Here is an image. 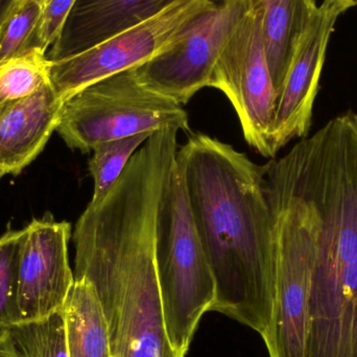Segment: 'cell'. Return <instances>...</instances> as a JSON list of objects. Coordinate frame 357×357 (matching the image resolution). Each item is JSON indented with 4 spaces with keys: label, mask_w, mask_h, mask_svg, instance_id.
<instances>
[{
    "label": "cell",
    "mask_w": 357,
    "mask_h": 357,
    "mask_svg": "<svg viewBox=\"0 0 357 357\" xmlns=\"http://www.w3.org/2000/svg\"><path fill=\"white\" fill-rule=\"evenodd\" d=\"M191 214L215 280L218 312L259 333L276 295L264 167L230 144L193 134L177 152Z\"/></svg>",
    "instance_id": "cell-1"
},
{
    "label": "cell",
    "mask_w": 357,
    "mask_h": 357,
    "mask_svg": "<svg viewBox=\"0 0 357 357\" xmlns=\"http://www.w3.org/2000/svg\"><path fill=\"white\" fill-rule=\"evenodd\" d=\"M161 176L128 169L106 197L79 216L73 243L75 279L100 299L111 357H185L169 343L157 276L156 215Z\"/></svg>",
    "instance_id": "cell-2"
},
{
    "label": "cell",
    "mask_w": 357,
    "mask_h": 357,
    "mask_svg": "<svg viewBox=\"0 0 357 357\" xmlns=\"http://www.w3.org/2000/svg\"><path fill=\"white\" fill-rule=\"evenodd\" d=\"M283 157L310 215L305 357H357V113L333 117Z\"/></svg>",
    "instance_id": "cell-3"
},
{
    "label": "cell",
    "mask_w": 357,
    "mask_h": 357,
    "mask_svg": "<svg viewBox=\"0 0 357 357\" xmlns=\"http://www.w3.org/2000/svg\"><path fill=\"white\" fill-rule=\"evenodd\" d=\"M155 254L167 337L175 351L187 354L199 320L211 312L215 280L191 214L177 160L157 208Z\"/></svg>",
    "instance_id": "cell-4"
},
{
    "label": "cell",
    "mask_w": 357,
    "mask_h": 357,
    "mask_svg": "<svg viewBox=\"0 0 357 357\" xmlns=\"http://www.w3.org/2000/svg\"><path fill=\"white\" fill-rule=\"evenodd\" d=\"M272 218L276 295L262 337L270 357H305L312 235L307 204L283 157L264 165Z\"/></svg>",
    "instance_id": "cell-5"
},
{
    "label": "cell",
    "mask_w": 357,
    "mask_h": 357,
    "mask_svg": "<svg viewBox=\"0 0 357 357\" xmlns=\"http://www.w3.org/2000/svg\"><path fill=\"white\" fill-rule=\"evenodd\" d=\"M176 127L189 132L182 105L144 87L135 68L91 84L65 100L56 131L71 150Z\"/></svg>",
    "instance_id": "cell-6"
},
{
    "label": "cell",
    "mask_w": 357,
    "mask_h": 357,
    "mask_svg": "<svg viewBox=\"0 0 357 357\" xmlns=\"http://www.w3.org/2000/svg\"><path fill=\"white\" fill-rule=\"evenodd\" d=\"M215 3L214 0H176L152 18L98 45L50 60L54 91L65 102L91 84L149 62L177 43L191 23Z\"/></svg>",
    "instance_id": "cell-7"
},
{
    "label": "cell",
    "mask_w": 357,
    "mask_h": 357,
    "mask_svg": "<svg viewBox=\"0 0 357 357\" xmlns=\"http://www.w3.org/2000/svg\"><path fill=\"white\" fill-rule=\"evenodd\" d=\"M209 87L220 90L230 100L249 146L274 158L277 92L262 39L261 14L253 3L220 52Z\"/></svg>",
    "instance_id": "cell-8"
},
{
    "label": "cell",
    "mask_w": 357,
    "mask_h": 357,
    "mask_svg": "<svg viewBox=\"0 0 357 357\" xmlns=\"http://www.w3.org/2000/svg\"><path fill=\"white\" fill-rule=\"evenodd\" d=\"M252 0H218L195 19L177 43L136 67L140 83L165 98L185 105L209 87L220 52Z\"/></svg>",
    "instance_id": "cell-9"
},
{
    "label": "cell",
    "mask_w": 357,
    "mask_h": 357,
    "mask_svg": "<svg viewBox=\"0 0 357 357\" xmlns=\"http://www.w3.org/2000/svg\"><path fill=\"white\" fill-rule=\"evenodd\" d=\"M354 6L349 0H323L300 36L277 98L272 132L275 156L294 138L306 137L310 132L329 39L340 15Z\"/></svg>",
    "instance_id": "cell-10"
},
{
    "label": "cell",
    "mask_w": 357,
    "mask_h": 357,
    "mask_svg": "<svg viewBox=\"0 0 357 357\" xmlns=\"http://www.w3.org/2000/svg\"><path fill=\"white\" fill-rule=\"evenodd\" d=\"M19 247L18 306L22 322L62 310L75 283L68 257L71 225L50 213L25 227Z\"/></svg>",
    "instance_id": "cell-11"
},
{
    "label": "cell",
    "mask_w": 357,
    "mask_h": 357,
    "mask_svg": "<svg viewBox=\"0 0 357 357\" xmlns=\"http://www.w3.org/2000/svg\"><path fill=\"white\" fill-rule=\"evenodd\" d=\"M64 100L47 83L0 106V178L18 175L43 151L60 123Z\"/></svg>",
    "instance_id": "cell-12"
},
{
    "label": "cell",
    "mask_w": 357,
    "mask_h": 357,
    "mask_svg": "<svg viewBox=\"0 0 357 357\" xmlns=\"http://www.w3.org/2000/svg\"><path fill=\"white\" fill-rule=\"evenodd\" d=\"M176 0H77L50 60L84 52L144 22Z\"/></svg>",
    "instance_id": "cell-13"
},
{
    "label": "cell",
    "mask_w": 357,
    "mask_h": 357,
    "mask_svg": "<svg viewBox=\"0 0 357 357\" xmlns=\"http://www.w3.org/2000/svg\"><path fill=\"white\" fill-rule=\"evenodd\" d=\"M261 14V33L273 83L282 88L300 36L317 8L316 0H252Z\"/></svg>",
    "instance_id": "cell-14"
},
{
    "label": "cell",
    "mask_w": 357,
    "mask_h": 357,
    "mask_svg": "<svg viewBox=\"0 0 357 357\" xmlns=\"http://www.w3.org/2000/svg\"><path fill=\"white\" fill-rule=\"evenodd\" d=\"M63 310L69 357H111L106 319L89 281L75 279Z\"/></svg>",
    "instance_id": "cell-15"
},
{
    "label": "cell",
    "mask_w": 357,
    "mask_h": 357,
    "mask_svg": "<svg viewBox=\"0 0 357 357\" xmlns=\"http://www.w3.org/2000/svg\"><path fill=\"white\" fill-rule=\"evenodd\" d=\"M19 357H69L64 310L10 329Z\"/></svg>",
    "instance_id": "cell-16"
},
{
    "label": "cell",
    "mask_w": 357,
    "mask_h": 357,
    "mask_svg": "<svg viewBox=\"0 0 357 357\" xmlns=\"http://www.w3.org/2000/svg\"><path fill=\"white\" fill-rule=\"evenodd\" d=\"M50 60L40 47L0 64V106L22 100L50 83Z\"/></svg>",
    "instance_id": "cell-17"
},
{
    "label": "cell",
    "mask_w": 357,
    "mask_h": 357,
    "mask_svg": "<svg viewBox=\"0 0 357 357\" xmlns=\"http://www.w3.org/2000/svg\"><path fill=\"white\" fill-rule=\"evenodd\" d=\"M40 12L37 0H8L0 14V64L37 47Z\"/></svg>",
    "instance_id": "cell-18"
},
{
    "label": "cell",
    "mask_w": 357,
    "mask_h": 357,
    "mask_svg": "<svg viewBox=\"0 0 357 357\" xmlns=\"http://www.w3.org/2000/svg\"><path fill=\"white\" fill-rule=\"evenodd\" d=\"M153 134L144 132L137 135L102 142L96 146L92 151L93 156L88 165L90 175L93 178V195L90 202L96 203L106 197L125 171L136 151L146 144Z\"/></svg>",
    "instance_id": "cell-19"
},
{
    "label": "cell",
    "mask_w": 357,
    "mask_h": 357,
    "mask_svg": "<svg viewBox=\"0 0 357 357\" xmlns=\"http://www.w3.org/2000/svg\"><path fill=\"white\" fill-rule=\"evenodd\" d=\"M24 229L0 237V331L22 323L18 306L19 247Z\"/></svg>",
    "instance_id": "cell-20"
},
{
    "label": "cell",
    "mask_w": 357,
    "mask_h": 357,
    "mask_svg": "<svg viewBox=\"0 0 357 357\" xmlns=\"http://www.w3.org/2000/svg\"><path fill=\"white\" fill-rule=\"evenodd\" d=\"M77 0H45L41 3L36 46L46 52L50 45L58 46L69 15Z\"/></svg>",
    "instance_id": "cell-21"
},
{
    "label": "cell",
    "mask_w": 357,
    "mask_h": 357,
    "mask_svg": "<svg viewBox=\"0 0 357 357\" xmlns=\"http://www.w3.org/2000/svg\"><path fill=\"white\" fill-rule=\"evenodd\" d=\"M0 357H19L10 331H0Z\"/></svg>",
    "instance_id": "cell-22"
},
{
    "label": "cell",
    "mask_w": 357,
    "mask_h": 357,
    "mask_svg": "<svg viewBox=\"0 0 357 357\" xmlns=\"http://www.w3.org/2000/svg\"><path fill=\"white\" fill-rule=\"evenodd\" d=\"M349 1H351L352 3L354 4V6H357V0H349Z\"/></svg>",
    "instance_id": "cell-23"
},
{
    "label": "cell",
    "mask_w": 357,
    "mask_h": 357,
    "mask_svg": "<svg viewBox=\"0 0 357 357\" xmlns=\"http://www.w3.org/2000/svg\"><path fill=\"white\" fill-rule=\"evenodd\" d=\"M38 2H39L40 4L43 3L45 0H37Z\"/></svg>",
    "instance_id": "cell-24"
},
{
    "label": "cell",
    "mask_w": 357,
    "mask_h": 357,
    "mask_svg": "<svg viewBox=\"0 0 357 357\" xmlns=\"http://www.w3.org/2000/svg\"><path fill=\"white\" fill-rule=\"evenodd\" d=\"M3 0H0V6H1L2 3H3Z\"/></svg>",
    "instance_id": "cell-25"
}]
</instances>
